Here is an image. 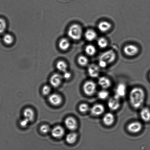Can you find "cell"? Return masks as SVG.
<instances>
[{"mask_svg":"<svg viewBox=\"0 0 150 150\" xmlns=\"http://www.w3.org/2000/svg\"><path fill=\"white\" fill-rule=\"evenodd\" d=\"M129 98L132 107L135 109L139 108L145 100V92L142 88L135 87L131 90Z\"/></svg>","mask_w":150,"mask_h":150,"instance_id":"obj_1","label":"cell"},{"mask_svg":"<svg viewBox=\"0 0 150 150\" xmlns=\"http://www.w3.org/2000/svg\"><path fill=\"white\" fill-rule=\"evenodd\" d=\"M68 34L69 37L72 40H79L82 35V29L79 25L73 24L69 27L68 30Z\"/></svg>","mask_w":150,"mask_h":150,"instance_id":"obj_2","label":"cell"},{"mask_svg":"<svg viewBox=\"0 0 150 150\" xmlns=\"http://www.w3.org/2000/svg\"><path fill=\"white\" fill-rule=\"evenodd\" d=\"M83 90L87 95L92 96L96 92L97 85L94 81H86L83 86Z\"/></svg>","mask_w":150,"mask_h":150,"instance_id":"obj_3","label":"cell"},{"mask_svg":"<svg viewBox=\"0 0 150 150\" xmlns=\"http://www.w3.org/2000/svg\"><path fill=\"white\" fill-rule=\"evenodd\" d=\"M116 58L115 53L113 50H110L102 54L100 56L99 59L104 61L108 64L114 62Z\"/></svg>","mask_w":150,"mask_h":150,"instance_id":"obj_4","label":"cell"},{"mask_svg":"<svg viewBox=\"0 0 150 150\" xmlns=\"http://www.w3.org/2000/svg\"><path fill=\"white\" fill-rule=\"evenodd\" d=\"M123 52L125 54L128 56H134L139 52V49L136 46L134 45H128L124 48Z\"/></svg>","mask_w":150,"mask_h":150,"instance_id":"obj_5","label":"cell"},{"mask_svg":"<svg viewBox=\"0 0 150 150\" xmlns=\"http://www.w3.org/2000/svg\"><path fill=\"white\" fill-rule=\"evenodd\" d=\"M104 106L101 104H96L90 109V112L93 116H98L101 115L105 111Z\"/></svg>","mask_w":150,"mask_h":150,"instance_id":"obj_6","label":"cell"},{"mask_svg":"<svg viewBox=\"0 0 150 150\" xmlns=\"http://www.w3.org/2000/svg\"><path fill=\"white\" fill-rule=\"evenodd\" d=\"M142 128V124L139 122H133L129 124L127 129L129 132L132 133H137L140 132Z\"/></svg>","mask_w":150,"mask_h":150,"instance_id":"obj_7","label":"cell"},{"mask_svg":"<svg viewBox=\"0 0 150 150\" xmlns=\"http://www.w3.org/2000/svg\"><path fill=\"white\" fill-rule=\"evenodd\" d=\"M65 125L68 129L74 131L78 127V123L75 119L72 117L67 118L65 121Z\"/></svg>","mask_w":150,"mask_h":150,"instance_id":"obj_8","label":"cell"},{"mask_svg":"<svg viewBox=\"0 0 150 150\" xmlns=\"http://www.w3.org/2000/svg\"><path fill=\"white\" fill-rule=\"evenodd\" d=\"M120 99L115 96L110 98L108 103L109 108L112 110H118L120 105Z\"/></svg>","mask_w":150,"mask_h":150,"instance_id":"obj_9","label":"cell"},{"mask_svg":"<svg viewBox=\"0 0 150 150\" xmlns=\"http://www.w3.org/2000/svg\"><path fill=\"white\" fill-rule=\"evenodd\" d=\"M126 91V86L125 84L122 83L119 84L116 88L115 96L120 99L121 98L124 97Z\"/></svg>","mask_w":150,"mask_h":150,"instance_id":"obj_10","label":"cell"},{"mask_svg":"<svg viewBox=\"0 0 150 150\" xmlns=\"http://www.w3.org/2000/svg\"><path fill=\"white\" fill-rule=\"evenodd\" d=\"M100 72V67L97 65L93 64L89 66L88 68V74L91 78H97L99 76Z\"/></svg>","mask_w":150,"mask_h":150,"instance_id":"obj_11","label":"cell"},{"mask_svg":"<svg viewBox=\"0 0 150 150\" xmlns=\"http://www.w3.org/2000/svg\"><path fill=\"white\" fill-rule=\"evenodd\" d=\"M65 129L62 126H58L55 127L51 130L52 136L55 138H60L64 136Z\"/></svg>","mask_w":150,"mask_h":150,"instance_id":"obj_12","label":"cell"},{"mask_svg":"<svg viewBox=\"0 0 150 150\" xmlns=\"http://www.w3.org/2000/svg\"><path fill=\"white\" fill-rule=\"evenodd\" d=\"M63 79L62 76L59 74H53L51 77L50 81L52 86L57 87L59 86Z\"/></svg>","mask_w":150,"mask_h":150,"instance_id":"obj_13","label":"cell"},{"mask_svg":"<svg viewBox=\"0 0 150 150\" xmlns=\"http://www.w3.org/2000/svg\"><path fill=\"white\" fill-rule=\"evenodd\" d=\"M49 101L52 105L57 106L60 105L62 103V98L60 95L54 93L49 96Z\"/></svg>","mask_w":150,"mask_h":150,"instance_id":"obj_14","label":"cell"},{"mask_svg":"<svg viewBox=\"0 0 150 150\" xmlns=\"http://www.w3.org/2000/svg\"><path fill=\"white\" fill-rule=\"evenodd\" d=\"M98 83L99 85L103 89H107L110 87L111 82L109 78L105 76H102L99 78Z\"/></svg>","mask_w":150,"mask_h":150,"instance_id":"obj_15","label":"cell"},{"mask_svg":"<svg viewBox=\"0 0 150 150\" xmlns=\"http://www.w3.org/2000/svg\"><path fill=\"white\" fill-rule=\"evenodd\" d=\"M115 117L114 115L111 113H107L103 118V122L107 126H110L114 123Z\"/></svg>","mask_w":150,"mask_h":150,"instance_id":"obj_16","label":"cell"},{"mask_svg":"<svg viewBox=\"0 0 150 150\" xmlns=\"http://www.w3.org/2000/svg\"><path fill=\"white\" fill-rule=\"evenodd\" d=\"M112 25L110 23L107 21L100 22L98 25V28L102 33H107L111 28Z\"/></svg>","mask_w":150,"mask_h":150,"instance_id":"obj_17","label":"cell"},{"mask_svg":"<svg viewBox=\"0 0 150 150\" xmlns=\"http://www.w3.org/2000/svg\"><path fill=\"white\" fill-rule=\"evenodd\" d=\"M141 118L144 122H148L150 121V110L147 108H144L140 112Z\"/></svg>","mask_w":150,"mask_h":150,"instance_id":"obj_18","label":"cell"},{"mask_svg":"<svg viewBox=\"0 0 150 150\" xmlns=\"http://www.w3.org/2000/svg\"><path fill=\"white\" fill-rule=\"evenodd\" d=\"M23 115L24 118L27 119L30 122L33 121L34 118V112L32 109L27 108L24 110Z\"/></svg>","mask_w":150,"mask_h":150,"instance_id":"obj_19","label":"cell"},{"mask_svg":"<svg viewBox=\"0 0 150 150\" xmlns=\"http://www.w3.org/2000/svg\"><path fill=\"white\" fill-rule=\"evenodd\" d=\"M70 42L67 38H63L61 39L59 43V48L62 50H67L70 46Z\"/></svg>","mask_w":150,"mask_h":150,"instance_id":"obj_20","label":"cell"},{"mask_svg":"<svg viewBox=\"0 0 150 150\" xmlns=\"http://www.w3.org/2000/svg\"><path fill=\"white\" fill-rule=\"evenodd\" d=\"M85 37L86 39L88 41H93L97 38V34L94 30L90 29L86 31L85 33Z\"/></svg>","mask_w":150,"mask_h":150,"instance_id":"obj_21","label":"cell"},{"mask_svg":"<svg viewBox=\"0 0 150 150\" xmlns=\"http://www.w3.org/2000/svg\"><path fill=\"white\" fill-rule=\"evenodd\" d=\"M78 135L75 132H71L67 135L66 137V141L68 144H72L75 143L76 141Z\"/></svg>","mask_w":150,"mask_h":150,"instance_id":"obj_22","label":"cell"},{"mask_svg":"<svg viewBox=\"0 0 150 150\" xmlns=\"http://www.w3.org/2000/svg\"><path fill=\"white\" fill-rule=\"evenodd\" d=\"M85 50L86 53L90 56H94L97 51L95 47L91 45H87L86 47Z\"/></svg>","mask_w":150,"mask_h":150,"instance_id":"obj_23","label":"cell"},{"mask_svg":"<svg viewBox=\"0 0 150 150\" xmlns=\"http://www.w3.org/2000/svg\"><path fill=\"white\" fill-rule=\"evenodd\" d=\"M56 67L59 71L64 72L67 71L68 65L66 62L64 61H59L57 63Z\"/></svg>","mask_w":150,"mask_h":150,"instance_id":"obj_24","label":"cell"},{"mask_svg":"<svg viewBox=\"0 0 150 150\" xmlns=\"http://www.w3.org/2000/svg\"><path fill=\"white\" fill-rule=\"evenodd\" d=\"M97 45L100 48L102 49L105 48L108 45V42L105 38L101 37L98 39Z\"/></svg>","mask_w":150,"mask_h":150,"instance_id":"obj_25","label":"cell"},{"mask_svg":"<svg viewBox=\"0 0 150 150\" xmlns=\"http://www.w3.org/2000/svg\"><path fill=\"white\" fill-rule=\"evenodd\" d=\"M4 43L6 44L11 45L13 42L14 39L13 36L9 34H6L4 35L3 38Z\"/></svg>","mask_w":150,"mask_h":150,"instance_id":"obj_26","label":"cell"},{"mask_svg":"<svg viewBox=\"0 0 150 150\" xmlns=\"http://www.w3.org/2000/svg\"><path fill=\"white\" fill-rule=\"evenodd\" d=\"M78 61L79 64L81 66H86L88 63V59L84 56H81L79 57Z\"/></svg>","mask_w":150,"mask_h":150,"instance_id":"obj_27","label":"cell"},{"mask_svg":"<svg viewBox=\"0 0 150 150\" xmlns=\"http://www.w3.org/2000/svg\"><path fill=\"white\" fill-rule=\"evenodd\" d=\"M7 28V23L3 18L0 17V34L5 32Z\"/></svg>","mask_w":150,"mask_h":150,"instance_id":"obj_28","label":"cell"},{"mask_svg":"<svg viewBox=\"0 0 150 150\" xmlns=\"http://www.w3.org/2000/svg\"><path fill=\"white\" fill-rule=\"evenodd\" d=\"M109 96V93L107 90H103L100 91L98 94L99 98L104 100L108 98Z\"/></svg>","mask_w":150,"mask_h":150,"instance_id":"obj_29","label":"cell"},{"mask_svg":"<svg viewBox=\"0 0 150 150\" xmlns=\"http://www.w3.org/2000/svg\"><path fill=\"white\" fill-rule=\"evenodd\" d=\"M79 111L83 113H86L90 110L89 106L86 103H83L80 105L79 107Z\"/></svg>","mask_w":150,"mask_h":150,"instance_id":"obj_30","label":"cell"},{"mask_svg":"<svg viewBox=\"0 0 150 150\" xmlns=\"http://www.w3.org/2000/svg\"><path fill=\"white\" fill-rule=\"evenodd\" d=\"M50 128L47 125H42L40 128V130L42 133L46 134L49 132L50 130Z\"/></svg>","mask_w":150,"mask_h":150,"instance_id":"obj_31","label":"cell"},{"mask_svg":"<svg viewBox=\"0 0 150 150\" xmlns=\"http://www.w3.org/2000/svg\"><path fill=\"white\" fill-rule=\"evenodd\" d=\"M51 91V88L48 85H45L42 88V93L45 95H47L49 94Z\"/></svg>","mask_w":150,"mask_h":150,"instance_id":"obj_32","label":"cell"},{"mask_svg":"<svg viewBox=\"0 0 150 150\" xmlns=\"http://www.w3.org/2000/svg\"><path fill=\"white\" fill-rule=\"evenodd\" d=\"M30 122L27 119L24 118V119H23L22 120H21V121H20V125L22 127H27V125H28V123Z\"/></svg>","mask_w":150,"mask_h":150,"instance_id":"obj_33","label":"cell"},{"mask_svg":"<svg viewBox=\"0 0 150 150\" xmlns=\"http://www.w3.org/2000/svg\"><path fill=\"white\" fill-rule=\"evenodd\" d=\"M98 64L99 67L102 68H105L108 65L107 62L101 59H99Z\"/></svg>","mask_w":150,"mask_h":150,"instance_id":"obj_34","label":"cell"},{"mask_svg":"<svg viewBox=\"0 0 150 150\" xmlns=\"http://www.w3.org/2000/svg\"><path fill=\"white\" fill-rule=\"evenodd\" d=\"M62 76L63 77V78L65 79H69L71 78V74L70 72H68V71H67L63 72V74Z\"/></svg>","mask_w":150,"mask_h":150,"instance_id":"obj_35","label":"cell"}]
</instances>
